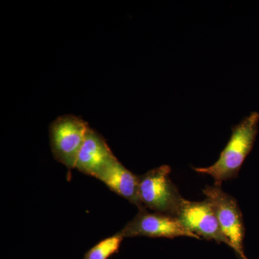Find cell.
Returning <instances> with one entry per match:
<instances>
[{"label":"cell","mask_w":259,"mask_h":259,"mask_svg":"<svg viewBox=\"0 0 259 259\" xmlns=\"http://www.w3.org/2000/svg\"><path fill=\"white\" fill-rule=\"evenodd\" d=\"M259 113L253 112L238 125L232 127L231 139L214 164L204 168H193L196 172L209 175L214 185L236 178L245 158L253 149L257 134Z\"/></svg>","instance_id":"cell-1"},{"label":"cell","mask_w":259,"mask_h":259,"mask_svg":"<svg viewBox=\"0 0 259 259\" xmlns=\"http://www.w3.org/2000/svg\"><path fill=\"white\" fill-rule=\"evenodd\" d=\"M168 165L153 168L139 176V196L145 208L177 217L184 199L173 183Z\"/></svg>","instance_id":"cell-2"},{"label":"cell","mask_w":259,"mask_h":259,"mask_svg":"<svg viewBox=\"0 0 259 259\" xmlns=\"http://www.w3.org/2000/svg\"><path fill=\"white\" fill-rule=\"evenodd\" d=\"M89 127L90 125L86 121L74 115L60 116L49 126L53 156L69 171L75 168Z\"/></svg>","instance_id":"cell-3"},{"label":"cell","mask_w":259,"mask_h":259,"mask_svg":"<svg viewBox=\"0 0 259 259\" xmlns=\"http://www.w3.org/2000/svg\"><path fill=\"white\" fill-rule=\"evenodd\" d=\"M212 204L223 234L241 259H248L243 250L245 228L243 214L234 197L226 193L221 186H207L203 190Z\"/></svg>","instance_id":"cell-4"},{"label":"cell","mask_w":259,"mask_h":259,"mask_svg":"<svg viewBox=\"0 0 259 259\" xmlns=\"http://www.w3.org/2000/svg\"><path fill=\"white\" fill-rule=\"evenodd\" d=\"M124 238L146 236L149 238H175L190 237L201 239L186 228L175 216L163 213L150 212L147 209H139L134 219L120 231Z\"/></svg>","instance_id":"cell-5"},{"label":"cell","mask_w":259,"mask_h":259,"mask_svg":"<svg viewBox=\"0 0 259 259\" xmlns=\"http://www.w3.org/2000/svg\"><path fill=\"white\" fill-rule=\"evenodd\" d=\"M177 218L186 228L199 238L202 237L208 241L226 243L230 246L212 204L207 198L200 202L185 199Z\"/></svg>","instance_id":"cell-6"},{"label":"cell","mask_w":259,"mask_h":259,"mask_svg":"<svg viewBox=\"0 0 259 259\" xmlns=\"http://www.w3.org/2000/svg\"><path fill=\"white\" fill-rule=\"evenodd\" d=\"M116 160L117 157L103 136L95 130L89 127L75 168L88 176L98 179L102 172Z\"/></svg>","instance_id":"cell-7"},{"label":"cell","mask_w":259,"mask_h":259,"mask_svg":"<svg viewBox=\"0 0 259 259\" xmlns=\"http://www.w3.org/2000/svg\"><path fill=\"white\" fill-rule=\"evenodd\" d=\"M122 198L136 206L138 209L145 208L139 196V177L130 171L118 159L107 167L97 179Z\"/></svg>","instance_id":"cell-8"},{"label":"cell","mask_w":259,"mask_h":259,"mask_svg":"<svg viewBox=\"0 0 259 259\" xmlns=\"http://www.w3.org/2000/svg\"><path fill=\"white\" fill-rule=\"evenodd\" d=\"M124 236L120 232L97 243L85 253L82 259H109L120 250Z\"/></svg>","instance_id":"cell-9"}]
</instances>
